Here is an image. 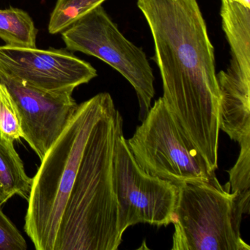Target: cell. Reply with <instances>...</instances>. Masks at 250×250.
I'll list each match as a JSON object with an SVG mask.
<instances>
[{
	"mask_svg": "<svg viewBox=\"0 0 250 250\" xmlns=\"http://www.w3.org/2000/svg\"><path fill=\"white\" fill-rule=\"evenodd\" d=\"M137 6L153 37L162 99L215 172L220 94L214 49L197 0H138Z\"/></svg>",
	"mask_w": 250,
	"mask_h": 250,
	"instance_id": "1",
	"label": "cell"
},
{
	"mask_svg": "<svg viewBox=\"0 0 250 250\" xmlns=\"http://www.w3.org/2000/svg\"><path fill=\"white\" fill-rule=\"evenodd\" d=\"M123 124L112 99L86 143L54 250H116L122 243L113 159Z\"/></svg>",
	"mask_w": 250,
	"mask_h": 250,
	"instance_id": "2",
	"label": "cell"
},
{
	"mask_svg": "<svg viewBox=\"0 0 250 250\" xmlns=\"http://www.w3.org/2000/svg\"><path fill=\"white\" fill-rule=\"evenodd\" d=\"M112 98L100 93L78 104L65 129L33 178L24 230L36 250H54L82 156L90 132Z\"/></svg>",
	"mask_w": 250,
	"mask_h": 250,
	"instance_id": "3",
	"label": "cell"
},
{
	"mask_svg": "<svg viewBox=\"0 0 250 250\" xmlns=\"http://www.w3.org/2000/svg\"><path fill=\"white\" fill-rule=\"evenodd\" d=\"M178 187L172 250H250L240 230L250 214V193L230 192L229 183Z\"/></svg>",
	"mask_w": 250,
	"mask_h": 250,
	"instance_id": "4",
	"label": "cell"
},
{
	"mask_svg": "<svg viewBox=\"0 0 250 250\" xmlns=\"http://www.w3.org/2000/svg\"><path fill=\"white\" fill-rule=\"evenodd\" d=\"M126 143L137 163L150 175L177 186L184 183L221 185L162 97L155 101Z\"/></svg>",
	"mask_w": 250,
	"mask_h": 250,
	"instance_id": "5",
	"label": "cell"
},
{
	"mask_svg": "<svg viewBox=\"0 0 250 250\" xmlns=\"http://www.w3.org/2000/svg\"><path fill=\"white\" fill-rule=\"evenodd\" d=\"M66 49L97 58L119 72L131 84L143 121L154 97V75L144 51L128 41L102 4L87 11L61 32Z\"/></svg>",
	"mask_w": 250,
	"mask_h": 250,
	"instance_id": "6",
	"label": "cell"
},
{
	"mask_svg": "<svg viewBox=\"0 0 250 250\" xmlns=\"http://www.w3.org/2000/svg\"><path fill=\"white\" fill-rule=\"evenodd\" d=\"M113 178L121 235L139 223L160 228L175 222L178 186L143 170L130 151L124 134L115 145Z\"/></svg>",
	"mask_w": 250,
	"mask_h": 250,
	"instance_id": "7",
	"label": "cell"
},
{
	"mask_svg": "<svg viewBox=\"0 0 250 250\" xmlns=\"http://www.w3.org/2000/svg\"><path fill=\"white\" fill-rule=\"evenodd\" d=\"M0 70L46 92L74 90L97 77L91 64L65 49L0 46Z\"/></svg>",
	"mask_w": 250,
	"mask_h": 250,
	"instance_id": "8",
	"label": "cell"
},
{
	"mask_svg": "<svg viewBox=\"0 0 250 250\" xmlns=\"http://www.w3.org/2000/svg\"><path fill=\"white\" fill-rule=\"evenodd\" d=\"M0 84L6 87L18 107L23 139L40 160L65 129L78 104L74 90L46 92L30 87L0 70Z\"/></svg>",
	"mask_w": 250,
	"mask_h": 250,
	"instance_id": "9",
	"label": "cell"
},
{
	"mask_svg": "<svg viewBox=\"0 0 250 250\" xmlns=\"http://www.w3.org/2000/svg\"><path fill=\"white\" fill-rule=\"evenodd\" d=\"M219 94V129L236 142L240 148L250 147V83L216 74Z\"/></svg>",
	"mask_w": 250,
	"mask_h": 250,
	"instance_id": "10",
	"label": "cell"
},
{
	"mask_svg": "<svg viewBox=\"0 0 250 250\" xmlns=\"http://www.w3.org/2000/svg\"><path fill=\"white\" fill-rule=\"evenodd\" d=\"M222 28L230 48L231 60L225 74L242 81L250 82V8L221 0Z\"/></svg>",
	"mask_w": 250,
	"mask_h": 250,
	"instance_id": "11",
	"label": "cell"
},
{
	"mask_svg": "<svg viewBox=\"0 0 250 250\" xmlns=\"http://www.w3.org/2000/svg\"><path fill=\"white\" fill-rule=\"evenodd\" d=\"M32 185L33 178L26 173L14 142L0 134V186L11 198L19 195L27 201Z\"/></svg>",
	"mask_w": 250,
	"mask_h": 250,
	"instance_id": "12",
	"label": "cell"
},
{
	"mask_svg": "<svg viewBox=\"0 0 250 250\" xmlns=\"http://www.w3.org/2000/svg\"><path fill=\"white\" fill-rule=\"evenodd\" d=\"M38 30L30 16L20 8L0 10V39L8 46L36 48Z\"/></svg>",
	"mask_w": 250,
	"mask_h": 250,
	"instance_id": "13",
	"label": "cell"
},
{
	"mask_svg": "<svg viewBox=\"0 0 250 250\" xmlns=\"http://www.w3.org/2000/svg\"><path fill=\"white\" fill-rule=\"evenodd\" d=\"M106 0H58L50 16L48 30L58 34L71 25L87 11Z\"/></svg>",
	"mask_w": 250,
	"mask_h": 250,
	"instance_id": "14",
	"label": "cell"
},
{
	"mask_svg": "<svg viewBox=\"0 0 250 250\" xmlns=\"http://www.w3.org/2000/svg\"><path fill=\"white\" fill-rule=\"evenodd\" d=\"M0 134L11 141L23 137L18 107L5 85L0 84Z\"/></svg>",
	"mask_w": 250,
	"mask_h": 250,
	"instance_id": "15",
	"label": "cell"
},
{
	"mask_svg": "<svg viewBox=\"0 0 250 250\" xmlns=\"http://www.w3.org/2000/svg\"><path fill=\"white\" fill-rule=\"evenodd\" d=\"M228 172L231 192L250 193V147L240 148L235 165Z\"/></svg>",
	"mask_w": 250,
	"mask_h": 250,
	"instance_id": "16",
	"label": "cell"
},
{
	"mask_svg": "<svg viewBox=\"0 0 250 250\" xmlns=\"http://www.w3.org/2000/svg\"><path fill=\"white\" fill-rule=\"evenodd\" d=\"M0 203V250H26L27 244L9 218L3 213Z\"/></svg>",
	"mask_w": 250,
	"mask_h": 250,
	"instance_id": "17",
	"label": "cell"
},
{
	"mask_svg": "<svg viewBox=\"0 0 250 250\" xmlns=\"http://www.w3.org/2000/svg\"><path fill=\"white\" fill-rule=\"evenodd\" d=\"M9 199H11V197L4 191L2 187L0 186V203L3 204V203H6Z\"/></svg>",
	"mask_w": 250,
	"mask_h": 250,
	"instance_id": "18",
	"label": "cell"
},
{
	"mask_svg": "<svg viewBox=\"0 0 250 250\" xmlns=\"http://www.w3.org/2000/svg\"><path fill=\"white\" fill-rule=\"evenodd\" d=\"M229 1L237 2V3L241 4L247 8H250V0H229Z\"/></svg>",
	"mask_w": 250,
	"mask_h": 250,
	"instance_id": "19",
	"label": "cell"
}]
</instances>
